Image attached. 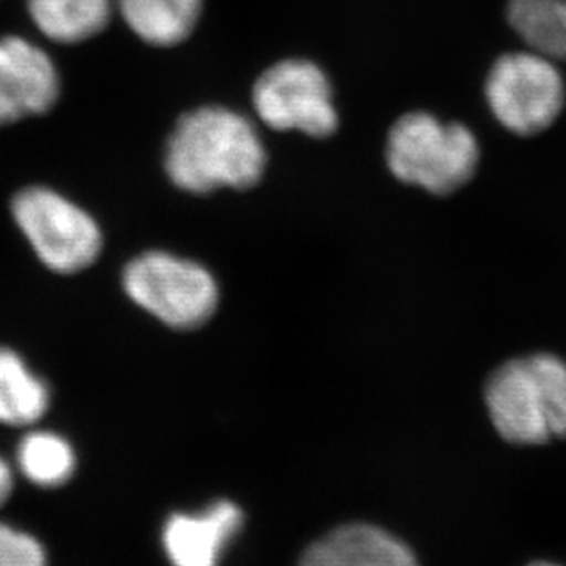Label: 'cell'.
Segmentation results:
<instances>
[{
  "instance_id": "obj_13",
  "label": "cell",
  "mask_w": 566,
  "mask_h": 566,
  "mask_svg": "<svg viewBox=\"0 0 566 566\" xmlns=\"http://www.w3.org/2000/svg\"><path fill=\"white\" fill-rule=\"evenodd\" d=\"M46 382L33 374L21 355L0 348V423L28 427L49 410Z\"/></svg>"
},
{
  "instance_id": "obj_10",
  "label": "cell",
  "mask_w": 566,
  "mask_h": 566,
  "mask_svg": "<svg viewBox=\"0 0 566 566\" xmlns=\"http://www.w3.org/2000/svg\"><path fill=\"white\" fill-rule=\"evenodd\" d=\"M298 566H420L409 546L371 524H346L305 551Z\"/></svg>"
},
{
  "instance_id": "obj_11",
  "label": "cell",
  "mask_w": 566,
  "mask_h": 566,
  "mask_svg": "<svg viewBox=\"0 0 566 566\" xmlns=\"http://www.w3.org/2000/svg\"><path fill=\"white\" fill-rule=\"evenodd\" d=\"M115 6L142 43L174 49L193 35L207 0H115Z\"/></svg>"
},
{
  "instance_id": "obj_1",
  "label": "cell",
  "mask_w": 566,
  "mask_h": 566,
  "mask_svg": "<svg viewBox=\"0 0 566 566\" xmlns=\"http://www.w3.org/2000/svg\"><path fill=\"white\" fill-rule=\"evenodd\" d=\"M268 153L256 127L224 107H201L177 122L166 147V174L190 193L251 188L262 179Z\"/></svg>"
},
{
  "instance_id": "obj_9",
  "label": "cell",
  "mask_w": 566,
  "mask_h": 566,
  "mask_svg": "<svg viewBox=\"0 0 566 566\" xmlns=\"http://www.w3.org/2000/svg\"><path fill=\"white\" fill-rule=\"evenodd\" d=\"M240 507L219 501L199 515H174L164 528V548L174 566H218L224 545L241 528Z\"/></svg>"
},
{
  "instance_id": "obj_16",
  "label": "cell",
  "mask_w": 566,
  "mask_h": 566,
  "mask_svg": "<svg viewBox=\"0 0 566 566\" xmlns=\"http://www.w3.org/2000/svg\"><path fill=\"white\" fill-rule=\"evenodd\" d=\"M0 566H46V554L32 535L0 524Z\"/></svg>"
},
{
  "instance_id": "obj_17",
  "label": "cell",
  "mask_w": 566,
  "mask_h": 566,
  "mask_svg": "<svg viewBox=\"0 0 566 566\" xmlns=\"http://www.w3.org/2000/svg\"><path fill=\"white\" fill-rule=\"evenodd\" d=\"M11 490H13V474L10 465L0 458V506L8 501Z\"/></svg>"
},
{
  "instance_id": "obj_4",
  "label": "cell",
  "mask_w": 566,
  "mask_h": 566,
  "mask_svg": "<svg viewBox=\"0 0 566 566\" xmlns=\"http://www.w3.org/2000/svg\"><path fill=\"white\" fill-rule=\"evenodd\" d=\"M127 296L142 310L175 329H196L218 310L219 289L199 263L169 252L153 251L135 258L124 271Z\"/></svg>"
},
{
  "instance_id": "obj_15",
  "label": "cell",
  "mask_w": 566,
  "mask_h": 566,
  "mask_svg": "<svg viewBox=\"0 0 566 566\" xmlns=\"http://www.w3.org/2000/svg\"><path fill=\"white\" fill-rule=\"evenodd\" d=\"M17 458L22 474L41 488H60L76 469V454L71 443L46 430H35L24 436Z\"/></svg>"
},
{
  "instance_id": "obj_5",
  "label": "cell",
  "mask_w": 566,
  "mask_h": 566,
  "mask_svg": "<svg viewBox=\"0 0 566 566\" xmlns=\"http://www.w3.org/2000/svg\"><path fill=\"white\" fill-rule=\"evenodd\" d=\"M565 94L554 60L535 50L501 55L485 82L491 113L521 137L546 132L562 115Z\"/></svg>"
},
{
  "instance_id": "obj_3",
  "label": "cell",
  "mask_w": 566,
  "mask_h": 566,
  "mask_svg": "<svg viewBox=\"0 0 566 566\" xmlns=\"http://www.w3.org/2000/svg\"><path fill=\"white\" fill-rule=\"evenodd\" d=\"M479 157V142L468 127L429 113L405 115L388 137L390 171L436 196H449L473 179Z\"/></svg>"
},
{
  "instance_id": "obj_14",
  "label": "cell",
  "mask_w": 566,
  "mask_h": 566,
  "mask_svg": "<svg viewBox=\"0 0 566 566\" xmlns=\"http://www.w3.org/2000/svg\"><path fill=\"white\" fill-rule=\"evenodd\" d=\"M506 17L530 49L566 61V0H507Z\"/></svg>"
},
{
  "instance_id": "obj_8",
  "label": "cell",
  "mask_w": 566,
  "mask_h": 566,
  "mask_svg": "<svg viewBox=\"0 0 566 566\" xmlns=\"http://www.w3.org/2000/svg\"><path fill=\"white\" fill-rule=\"evenodd\" d=\"M54 61L27 39H0V126L44 115L60 98Z\"/></svg>"
},
{
  "instance_id": "obj_7",
  "label": "cell",
  "mask_w": 566,
  "mask_h": 566,
  "mask_svg": "<svg viewBox=\"0 0 566 566\" xmlns=\"http://www.w3.org/2000/svg\"><path fill=\"white\" fill-rule=\"evenodd\" d=\"M332 91L326 72L315 61L289 57L258 77L252 99L258 116L276 132L326 138L338 126Z\"/></svg>"
},
{
  "instance_id": "obj_6",
  "label": "cell",
  "mask_w": 566,
  "mask_h": 566,
  "mask_svg": "<svg viewBox=\"0 0 566 566\" xmlns=\"http://www.w3.org/2000/svg\"><path fill=\"white\" fill-rule=\"evenodd\" d=\"M11 213L39 260L55 273H80L102 252L96 221L54 190L32 186L19 191Z\"/></svg>"
},
{
  "instance_id": "obj_12",
  "label": "cell",
  "mask_w": 566,
  "mask_h": 566,
  "mask_svg": "<svg viewBox=\"0 0 566 566\" xmlns=\"http://www.w3.org/2000/svg\"><path fill=\"white\" fill-rule=\"evenodd\" d=\"M28 11L44 38L76 44L96 38L115 15V0H28Z\"/></svg>"
},
{
  "instance_id": "obj_2",
  "label": "cell",
  "mask_w": 566,
  "mask_h": 566,
  "mask_svg": "<svg viewBox=\"0 0 566 566\" xmlns=\"http://www.w3.org/2000/svg\"><path fill=\"white\" fill-rule=\"evenodd\" d=\"M496 432L515 446L566 438V363L554 354L507 360L485 385Z\"/></svg>"
},
{
  "instance_id": "obj_18",
  "label": "cell",
  "mask_w": 566,
  "mask_h": 566,
  "mask_svg": "<svg viewBox=\"0 0 566 566\" xmlns=\"http://www.w3.org/2000/svg\"><path fill=\"white\" fill-rule=\"evenodd\" d=\"M530 566H562L556 565V563H548V562H539V563H532Z\"/></svg>"
}]
</instances>
